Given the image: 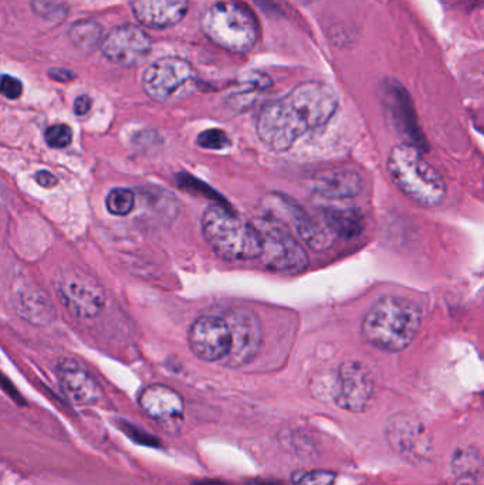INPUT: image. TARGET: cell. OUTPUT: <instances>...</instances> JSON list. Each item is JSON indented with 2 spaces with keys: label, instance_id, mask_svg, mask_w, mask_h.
Returning <instances> with one entry per match:
<instances>
[{
  "label": "cell",
  "instance_id": "obj_32",
  "mask_svg": "<svg viewBox=\"0 0 484 485\" xmlns=\"http://www.w3.org/2000/svg\"><path fill=\"white\" fill-rule=\"evenodd\" d=\"M290 2H294V4H303V6H306V4H314L316 0H290Z\"/></svg>",
  "mask_w": 484,
  "mask_h": 485
},
{
  "label": "cell",
  "instance_id": "obj_13",
  "mask_svg": "<svg viewBox=\"0 0 484 485\" xmlns=\"http://www.w3.org/2000/svg\"><path fill=\"white\" fill-rule=\"evenodd\" d=\"M103 54L107 60L122 67H132L145 60L151 51V39L135 24L115 27L104 37Z\"/></svg>",
  "mask_w": 484,
  "mask_h": 485
},
{
  "label": "cell",
  "instance_id": "obj_15",
  "mask_svg": "<svg viewBox=\"0 0 484 485\" xmlns=\"http://www.w3.org/2000/svg\"><path fill=\"white\" fill-rule=\"evenodd\" d=\"M189 0H131L134 16L148 29H168L185 17Z\"/></svg>",
  "mask_w": 484,
  "mask_h": 485
},
{
  "label": "cell",
  "instance_id": "obj_23",
  "mask_svg": "<svg viewBox=\"0 0 484 485\" xmlns=\"http://www.w3.org/2000/svg\"><path fill=\"white\" fill-rule=\"evenodd\" d=\"M105 206L114 216H127L135 206L134 192L125 188L112 189L105 198Z\"/></svg>",
  "mask_w": 484,
  "mask_h": 485
},
{
  "label": "cell",
  "instance_id": "obj_12",
  "mask_svg": "<svg viewBox=\"0 0 484 485\" xmlns=\"http://www.w3.org/2000/svg\"><path fill=\"white\" fill-rule=\"evenodd\" d=\"M232 334V346L225 365L240 368L249 364L259 354L262 346V325L255 312L246 310H229L225 315Z\"/></svg>",
  "mask_w": 484,
  "mask_h": 485
},
{
  "label": "cell",
  "instance_id": "obj_33",
  "mask_svg": "<svg viewBox=\"0 0 484 485\" xmlns=\"http://www.w3.org/2000/svg\"><path fill=\"white\" fill-rule=\"evenodd\" d=\"M483 406H484V395H483Z\"/></svg>",
  "mask_w": 484,
  "mask_h": 485
},
{
  "label": "cell",
  "instance_id": "obj_10",
  "mask_svg": "<svg viewBox=\"0 0 484 485\" xmlns=\"http://www.w3.org/2000/svg\"><path fill=\"white\" fill-rule=\"evenodd\" d=\"M375 382L370 369L360 362H345L338 369L334 400L336 406L351 413H363L372 403Z\"/></svg>",
  "mask_w": 484,
  "mask_h": 485
},
{
  "label": "cell",
  "instance_id": "obj_31",
  "mask_svg": "<svg viewBox=\"0 0 484 485\" xmlns=\"http://www.w3.org/2000/svg\"><path fill=\"white\" fill-rule=\"evenodd\" d=\"M91 110V98L88 95H80L75 103L76 115H85Z\"/></svg>",
  "mask_w": 484,
  "mask_h": 485
},
{
  "label": "cell",
  "instance_id": "obj_18",
  "mask_svg": "<svg viewBox=\"0 0 484 485\" xmlns=\"http://www.w3.org/2000/svg\"><path fill=\"white\" fill-rule=\"evenodd\" d=\"M363 189V176L353 169H336L321 175L313 184V191L327 199L355 198Z\"/></svg>",
  "mask_w": 484,
  "mask_h": 485
},
{
  "label": "cell",
  "instance_id": "obj_28",
  "mask_svg": "<svg viewBox=\"0 0 484 485\" xmlns=\"http://www.w3.org/2000/svg\"><path fill=\"white\" fill-rule=\"evenodd\" d=\"M124 432L127 433L130 437L134 438L135 442L142 443V445H158V438L152 437L151 435H147V433L142 432V428L134 427V426H130L125 423L122 426Z\"/></svg>",
  "mask_w": 484,
  "mask_h": 485
},
{
  "label": "cell",
  "instance_id": "obj_6",
  "mask_svg": "<svg viewBox=\"0 0 484 485\" xmlns=\"http://www.w3.org/2000/svg\"><path fill=\"white\" fill-rule=\"evenodd\" d=\"M195 68L189 61L166 56L149 64L142 76L145 94L157 103H175L195 90Z\"/></svg>",
  "mask_w": 484,
  "mask_h": 485
},
{
  "label": "cell",
  "instance_id": "obj_11",
  "mask_svg": "<svg viewBox=\"0 0 484 485\" xmlns=\"http://www.w3.org/2000/svg\"><path fill=\"white\" fill-rule=\"evenodd\" d=\"M191 351L205 362L225 361L232 346V334L225 317L203 315L192 324L188 335Z\"/></svg>",
  "mask_w": 484,
  "mask_h": 485
},
{
  "label": "cell",
  "instance_id": "obj_4",
  "mask_svg": "<svg viewBox=\"0 0 484 485\" xmlns=\"http://www.w3.org/2000/svg\"><path fill=\"white\" fill-rule=\"evenodd\" d=\"M202 231L216 255L225 260L250 261L262 257L259 229L219 204H213L203 213Z\"/></svg>",
  "mask_w": 484,
  "mask_h": 485
},
{
  "label": "cell",
  "instance_id": "obj_29",
  "mask_svg": "<svg viewBox=\"0 0 484 485\" xmlns=\"http://www.w3.org/2000/svg\"><path fill=\"white\" fill-rule=\"evenodd\" d=\"M49 76H50L53 80L60 81V83H67V81L75 80V74L71 73L67 68L54 67L49 71Z\"/></svg>",
  "mask_w": 484,
  "mask_h": 485
},
{
  "label": "cell",
  "instance_id": "obj_26",
  "mask_svg": "<svg viewBox=\"0 0 484 485\" xmlns=\"http://www.w3.org/2000/svg\"><path fill=\"white\" fill-rule=\"evenodd\" d=\"M198 145L199 147L206 148V149L220 151V149L229 147L230 139L225 130H203L202 134H199Z\"/></svg>",
  "mask_w": 484,
  "mask_h": 485
},
{
  "label": "cell",
  "instance_id": "obj_1",
  "mask_svg": "<svg viewBox=\"0 0 484 485\" xmlns=\"http://www.w3.org/2000/svg\"><path fill=\"white\" fill-rule=\"evenodd\" d=\"M336 108L338 97L328 84L306 81L262 108L257 135L273 151H289L309 130L326 125Z\"/></svg>",
  "mask_w": 484,
  "mask_h": 485
},
{
  "label": "cell",
  "instance_id": "obj_24",
  "mask_svg": "<svg viewBox=\"0 0 484 485\" xmlns=\"http://www.w3.org/2000/svg\"><path fill=\"white\" fill-rule=\"evenodd\" d=\"M44 139L48 142L49 147L54 148V149H63L73 141V130L66 124L51 125L46 130Z\"/></svg>",
  "mask_w": 484,
  "mask_h": 485
},
{
  "label": "cell",
  "instance_id": "obj_16",
  "mask_svg": "<svg viewBox=\"0 0 484 485\" xmlns=\"http://www.w3.org/2000/svg\"><path fill=\"white\" fill-rule=\"evenodd\" d=\"M139 406L149 418L159 422H172L184 418V399L178 391L166 385H151L141 391Z\"/></svg>",
  "mask_w": 484,
  "mask_h": 485
},
{
  "label": "cell",
  "instance_id": "obj_8",
  "mask_svg": "<svg viewBox=\"0 0 484 485\" xmlns=\"http://www.w3.org/2000/svg\"><path fill=\"white\" fill-rule=\"evenodd\" d=\"M257 228V226H255ZM263 265L279 274L297 275L309 267V256L293 233L280 220L263 221Z\"/></svg>",
  "mask_w": 484,
  "mask_h": 485
},
{
  "label": "cell",
  "instance_id": "obj_19",
  "mask_svg": "<svg viewBox=\"0 0 484 485\" xmlns=\"http://www.w3.org/2000/svg\"><path fill=\"white\" fill-rule=\"evenodd\" d=\"M14 308L26 321L36 325H48L56 319L50 298L36 287H23L14 294Z\"/></svg>",
  "mask_w": 484,
  "mask_h": 485
},
{
  "label": "cell",
  "instance_id": "obj_27",
  "mask_svg": "<svg viewBox=\"0 0 484 485\" xmlns=\"http://www.w3.org/2000/svg\"><path fill=\"white\" fill-rule=\"evenodd\" d=\"M0 91L7 100H17V98H21L22 93H23V84L17 78L4 74V77H2Z\"/></svg>",
  "mask_w": 484,
  "mask_h": 485
},
{
  "label": "cell",
  "instance_id": "obj_21",
  "mask_svg": "<svg viewBox=\"0 0 484 485\" xmlns=\"http://www.w3.org/2000/svg\"><path fill=\"white\" fill-rule=\"evenodd\" d=\"M323 214L327 228L333 235L343 238H357L365 225V219L357 209L328 208Z\"/></svg>",
  "mask_w": 484,
  "mask_h": 485
},
{
  "label": "cell",
  "instance_id": "obj_2",
  "mask_svg": "<svg viewBox=\"0 0 484 485\" xmlns=\"http://www.w3.org/2000/svg\"><path fill=\"white\" fill-rule=\"evenodd\" d=\"M422 311L408 298L383 297L363 317L361 332L373 348L402 352L409 348L421 329Z\"/></svg>",
  "mask_w": 484,
  "mask_h": 485
},
{
  "label": "cell",
  "instance_id": "obj_20",
  "mask_svg": "<svg viewBox=\"0 0 484 485\" xmlns=\"http://www.w3.org/2000/svg\"><path fill=\"white\" fill-rule=\"evenodd\" d=\"M452 474L454 485H480L484 477L483 455L471 445L461 447L452 457Z\"/></svg>",
  "mask_w": 484,
  "mask_h": 485
},
{
  "label": "cell",
  "instance_id": "obj_22",
  "mask_svg": "<svg viewBox=\"0 0 484 485\" xmlns=\"http://www.w3.org/2000/svg\"><path fill=\"white\" fill-rule=\"evenodd\" d=\"M70 40L75 43L76 48L90 53L94 51L98 46H103V29L95 22L83 21L73 24L68 31Z\"/></svg>",
  "mask_w": 484,
  "mask_h": 485
},
{
  "label": "cell",
  "instance_id": "obj_3",
  "mask_svg": "<svg viewBox=\"0 0 484 485\" xmlns=\"http://www.w3.org/2000/svg\"><path fill=\"white\" fill-rule=\"evenodd\" d=\"M388 174L402 193L422 208H436L446 198L441 174L414 145L399 144L388 155Z\"/></svg>",
  "mask_w": 484,
  "mask_h": 485
},
{
  "label": "cell",
  "instance_id": "obj_7",
  "mask_svg": "<svg viewBox=\"0 0 484 485\" xmlns=\"http://www.w3.org/2000/svg\"><path fill=\"white\" fill-rule=\"evenodd\" d=\"M56 292L66 310L77 319H94L105 304L104 288L83 268L68 265L56 277Z\"/></svg>",
  "mask_w": 484,
  "mask_h": 485
},
{
  "label": "cell",
  "instance_id": "obj_17",
  "mask_svg": "<svg viewBox=\"0 0 484 485\" xmlns=\"http://www.w3.org/2000/svg\"><path fill=\"white\" fill-rule=\"evenodd\" d=\"M280 211H282L289 223H291L294 230L300 238L307 243L314 250H326L333 243V233L330 229L319 226L314 219L309 218V214L300 208L296 202L286 196H280Z\"/></svg>",
  "mask_w": 484,
  "mask_h": 485
},
{
  "label": "cell",
  "instance_id": "obj_9",
  "mask_svg": "<svg viewBox=\"0 0 484 485\" xmlns=\"http://www.w3.org/2000/svg\"><path fill=\"white\" fill-rule=\"evenodd\" d=\"M385 437L390 449L410 462H426L434 452L429 428L421 418L409 413L390 416L385 425Z\"/></svg>",
  "mask_w": 484,
  "mask_h": 485
},
{
  "label": "cell",
  "instance_id": "obj_30",
  "mask_svg": "<svg viewBox=\"0 0 484 485\" xmlns=\"http://www.w3.org/2000/svg\"><path fill=\"white\" fill-rule=\"evenodd\" d=\"M36 182L43 188H54L58 184V178L48 171H40L36 174Z\"/></svg>",
  "mask_w": 484,
  "mask_h": 485
},
{
  "label": "cell",
  "instance_id": "obj_14",
  "mask_svg": "<svg viewBox=\"0 0 484 485\" xmlns=\"http://www.w3.org/2000/svg\"><path fill=\"white\" fill-rule=\"evenodd\" d=\"M58 378L64 395L81 406H91L102 399V389L80 364L64 359L58 366Z\"/></svg>",
  "mask_w": 484,
  "mask_h": 485
},
{
  "label": "cell",
  "instance_id": "obj_25",
  "mask_svg": "<svg viewBox=\"0 0 484 485\" xmlns=\"http://www.w3.org/2000/svg\"><path fill=\"white\" fill-rule=\"evenodd\" d=\"M336 479V472L327 470H311L296 472L293 475V482L296 485H333Z\"/></svg>",
  "mask_w": 484,
  "mask_h": 485
},
{
  "label": "cell",
  "instance_id": "obj_5",
  "mask_svg": "<svg viewBox=\"0 0 484 485\" xmlns=\"http://www.w3.org/2000/svg\"><path fill=\"white\" fill-rule=\"evenodd\" d=\"M203 33L219 48L247 53L259 40V22L249 7L238 2H218L202 17Z\"/></svg>",
  "mask_w": 484,
  "mask_h": 485
}]
</instances>
